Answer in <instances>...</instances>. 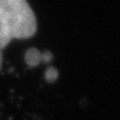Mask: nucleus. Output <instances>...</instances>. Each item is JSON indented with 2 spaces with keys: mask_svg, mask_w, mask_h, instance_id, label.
I'll return each instance as SVG.
<instances>
[{
  "mask_svg": "<svg viewBox=\"0 0 120 120\" xmlns=\"http://www.w3.org/2000/svg\"><path fill=\"white\" fill-rule=\"evenodd\" d=\"M36 32L37 19L27 0H0V70L11 41L31 38Z\"/></svg>",
  "mask_w": 120,
  "mask_h": 120,
  "instance_id": "1",
  "label": "nucleus"
},
{
  "mask_svg": "<svg viewBox=\"0 0 120 120\" xmlns=\"http://www.w3.org/2000/svg\"><path fill=\"white\" fill-rule=\"evenodd\" d=\"M25 60H26L27 64L31 66H36L40 63L41 60V53L36 49H31L26 52L25 55Z\"/></svg>",
  "mask_w": 120,
  "mask_h": 120,
  "instance_id": "2",
  "label": "nucleus"
},
{
  "mask_svg": "<svg viewBox=\"0 0 120 120\" xmlns=\"http://www.w3.org/2000/svg\"><path fill=\"white\" fill-rule=\"evenodd\" d=\"M58 77V72H57L56 68H50L46 70L45 72V79L48 81H54L57 79Z\"/></svg>",
  "mask_w": 120,
  "mask_h": 120,
  "instance_id": "3",
  "label": "nucleus"
}]
</instances>
